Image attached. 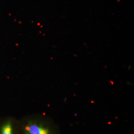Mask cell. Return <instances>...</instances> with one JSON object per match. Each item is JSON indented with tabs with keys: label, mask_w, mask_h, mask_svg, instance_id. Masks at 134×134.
<instances>
[{
	"label": "cell",
	"mask_w": 134,
	"mask_h": 134,
	"mask_svg": "<svg viewBox=\"0 0 134 134\" xmlns=\"http://www.w3.org/2000/svg\"><path fill=\"white\" fill-rule=\"evenodd\" d=\"M26 134H53L48 127L40 123L29 122L24 128Z\"/></svg>",
	"instance_id": "obj_1"
},
{
	"label": "cell",
	"mask_w": 134,
	"mask_h": 134,
	"mask_svg": "<svg viewBox=\"0 0 134 134\" xmlns=\"http://www.w3.org/2000/svg\"><path fill=\"white\" fill-rule=\"evenodd\" d=\"M12 122L10 121L5 123L1 129L0 134H13Z\"/></svg>",
	"instance_id": "obj_2"
}]
</instances>
